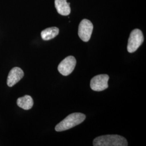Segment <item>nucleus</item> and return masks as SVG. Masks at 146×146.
Listing matches in <instances>:
<instances>
[{
  "mask_svg": "<svg viewBox=\"0 0 146 146\" xmlns=\"http://www.w3.org/2000/svg\"><path fill=\"white\" fill-rule=\"evenodd\" d=\"M94 146H127L126 139L119 135H106L99 136L93 141Z\"/></svg>",
  "mask_w": 146,
  "mask_h": 146,
  "instance_id": "nucleus-1",
  "label": "nucleus"
},
{
  "mask_svg": "<svg viewBox=\"0 0 146 146\" xmlns=\"http://www.w3.org/2000/svg\"><path fill=\"white\" fill-rule=\"evenodd\" d=\"M86 119V115L80 113H74L68 115L55 127V131H62L81 124Z\"/></svg>",
  "mask_w": 146,
  "mask_h": 146,
  "instance_id": "nucleus-2",
  "label": "nucleus"
},
{
  "mask_svg": "<svg viewBox=\"0 0 146 146\" xmlns=\"http://www.w3.org/2000/svg\"><path fill=\"white\" fill-rule=\"evenodd\" d=\"M144 41L142 32L139 29H134L131 31L128 39L127 50L130 53L135 52L140 47Z\"/></svg>",
  "mask_w": 146,
  "mask_h": 146,
  "instance_id": "nucleus-3",
  "label": "nucleus"
},
{
  "mask_svg": "<svg viewBox=\"0 0 146 146\" xmlns=\"http://www.w3.org/2000/svg\"><path fill=\"white\" fill-rule=\"evenodd\" d=\"M93 30V25L92 22L87 19H84L78 26V36L84 42H88L91 37Z\"/></svg>",
  "mask_w": 146,
  "mask_h": 146,
  "instance_id": "nucleus-4",
  "label": "nucleus"
},
{
  "mask_svg": "<svg viewBox=\"0 0 146 146\" xmlns=\"http://www.w3.org/2000/svg\"><path fill=\"white\" fill-rule=\"evenodd\" d=\"M109 79L110 77L107 74L96 75L92 78L90 81V88L94 91H103L108 88Z\"/></svg>",
  "mask_w": 146,
  "mask_h": 146,
  "instance_id": "nucleus-5",
  "label": "nucleus"
},
{
  "mask_svg": "<svg viewBox=\"0 0 146 146\" xmlns=\"http://www.w3.org/2000/svg\"><path fill=\"white\" fill-rule=\"evenodd\" d=\"M76 64V60L73 56H69L60 62L58 70L63 76H68L72 73Z\"/></svg>",
  "mask_w": 146,
  "mask_h": 146,
  "instance_id": "nucleus-6",
  "label": "nucleus"
},
{
  "mask_svg": "<svg viewBox=\"0 0 146 146\" xmlns=\"http://www.w3.org/2000/svg\"><path fill=\"white\" fill-rule=\"evenodd\" d=\"M24 76V72L21 68L14 67L13 68L8 74L7 78V85L11 87L19 82Z\"/></svg>",
  "mask_w": 146,
  "mask_h": 146,
  "instance_id": "nucleus-7",
  "label": "nucleus"
},
{
  "mask_svg": "<svg viewBox=\"0 0 146 146\" xmlns=\"http://www.w3.org/2000/svg\"><path fill=\"white\" fill-rule=\"evenodd\" d=\"M55 6L58 14L63 16L69 15L71 9L70 3L67 0H55Z\"/></svg>",
  "mask_w": 146,
  "mask_h": 146,
  "instance_id": "nucleus-8",
  "label": "nucleus"
},
{
  "mask_svg": "<svg viewBox=\"0 0 146 146\" xmlns=\"http://www.w3.org/2000/svg\"><path fill=\"white\" fill-rule=\"evenodd\" d=\"M17 104L23 110H31L33 106L34 101L31 96L25 95L17 100Z\"/></svg>",
  "mask_w": 146,
  "mask_h": 146,
  "instance_id": "nucleus-9",
  "label": "nucleus"
},
{
  "mask_svg": "<svg viewBox=\"0 0 146 146\" xmlns=\"http://www.w3.org/2000/svg\"><path fill=\"white\" fill-rule=\"evenodd\" d=\"M59 33V29L55 27H50L42 31L41 35L42 39L44 41H48L58 36Z\"/></svg>",
  "mask_w": 146,
  "mask_h": 146,
  "instance_id": "nucleus-10",
  "label": "nucleus"
}]
</instances>
